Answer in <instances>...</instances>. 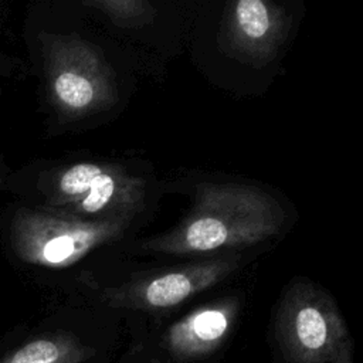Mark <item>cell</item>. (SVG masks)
Listing matches in <instances>:
<instances>
[{
    "instance_id": "7",
    "label": "cell",
    "mask_w": 363,
    "mask_h": 363,
    "mask_svg": "<svg viewBox=\"0 0 363 363\" xmlns=\"http://www.w3.org/2000/svg\"><path fill=\"white\" fill-rule=\"evenodd\" d=\"M199 286L200 284L187 274L172 272L149 282L140 299L150 308H169L187 299Z\"/></svg>"
},
{
    "instance_id": "3",
    "label": "cell",
    "mask_w": 363,
    "mask_h": 363,
    "mask_svg": "<svg viewBox=\"0 0 363 363\" xmlns=\"http://www.w3.org/2000/svg\"><path fill=\"white\" fill-rule=\"evenodd\" d=\"M231 322L228 306L204 308L173 325L164 336V346L176 360L203 359L220 347Z\"/></svg>"
},
{
    "instance_id": "2",
    "label": "cell",
    "mask_w": 363,
    "mask_h": 363,
    "mask_svg": "<svg viewBox=\"0 0 363 363\" xmlns=\"http://www.w3.org/2000/svg\"><path fill=\"white\" fill-rule=\"evenodd\" d=\"M11 237L23 259L57 265L72 258L86 242L88 234L41 214L20 211L14 217Z\"/></svg>"
},
{
    "instance_id": "6",
    "label": "cell",
    "mask_w": 363,
    "mask_h": 363,
    "mask_svg": "<svg viewBox=\"0 0 363 363\" xmlns=\"http://www.w3.org/2000/svg\"><path fill=\"white\" fill-rule=\"evenodd\" d=\"M51 85L57 101L68 109H82L94 99V86L89 79L68 62L60 50L52 54Z\"/></svg>"
},
{
    "instance_id": "4",
    "label": "cell",
    "mask_w": 363,
    "mask_h": 363,
    "mask_svg": "<svg viewBox=\"0 0 363 363\" xmlns=\"http://www.w3.org/2000/svg\"><path fill=\"white\" fill-rule=\"evenodd\" d=\"M58 190L62 196L79 203L85 211L96 213L112 200L115 180L95 164L79 163L61 174Z\"/></svg>"
},
{
    "instance_id": "1",
    "label": "cell",
    "mask_w": 363,
    "mask_h": 363,
    "mask_svg": "<svg viewBox=\"0 0 363 363\" xmlns=\"http://www.w3.org/2000/svg\"><path fill=\"white\" fill-rule=\"evenodd\" d=\"M278 342L286 363H354L353 342L326 301L298 298L284 309Z\"/></svg>"
},
{
    "instance_id": "8",
    "label": "cell",
    "mask_w": 363,
    "mask_h": 363,
    "mask_svg": "<svg viewBox=\"0 0 363 363\" xmlns=\"http://www.w3.org/2000/svg\"><path fill=\"white\" fill-rule=\"evenodd\" d=\"M237 20L250 38H261L269 27L267 6L259 0H241L237 4Z\"/></svg>"
},
{
    "instance_id": "5",
    "label": "cell",
    "mask_w": 363,
    "mask_h": 363,
    "mask_svg": "<svg viewBox=\"0 0 363 363\" xmlns=\"http://www.w3.org/2000/svg\"><path fill=\"white\" fill-rule=\"evenodd\" d=\"M95 352L67 333L38 336L10 352L0 363H81Z\"/></svg>"
}]
</instances>
